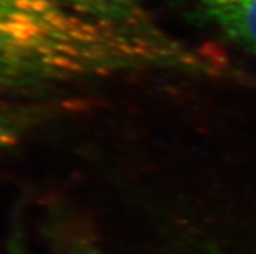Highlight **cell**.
<instances>
[{"instance_id": "cell-3", "label": "cell", "mask_w": 256, "mask_h": 254, "mask_svg": "<svg viewBox=\"0 0 256 254\" xmlns=\"http://www.w3.org/2000/svg\"><path fill=\"white\" fill-rule=\"evenodd\" d=\"M82 14L146 38H166L151 18L144 0H62Z\"/></svg>"}, {"instance_id": "cell-2", "label": "cell", "mask_w": 256, "mask_h": 254, "mask_svg": "<svg viewBox=\"0 0 256 254\" xmlns=\"http://www.w3.org/2000/svg\"><path fill=\"white\" fill-rule=\"evenodd\" d=\"M224 39L256 55V0H185Z\"/></svg>"}, {"instance_id": "cell-4", "label": "cell", "mask_w": 256, "mask_h": 254, "mask_svg": "<svg viewBox=\"0 0 256 254\" xmlns=\"http://www.w3.org/2000/svg\"><path fill=\"white\" fill-rule=\"evenodd\" d=\"M39 116L36 108L18 103H0V149L16 144Z\"/></svg>"}, {"instance_id": "cell-5", "label": "cell", "mask_w": 256, "mask_h": 254, "mask_svg": "<svg viewBox=\"0 0 256 254\" xmlns=\"http://www.w3.org/2000/svg\"><path fill=\"white\" fill-rule=\"evenodd\" d=\"M8 254H25V249L22 245V238L20 232L18 225H14V230L12 232V238L10 239V247H8Z\"/></svg>"}, {"instance_id": "cell-1", "label": "cell", "mask_w": 256, "mask_h": 254, "mask_svg": "<svg viewBox=\"0 0 256 254\" xmlns=\"http://www.w3.org/2000/svg\"><path fill=\"white\" fill-rule=\"evenodd\" d=\"M164 45L82 14L62 0H0V103L55 87L162 71Z\"/></svg>"}, {"instance_id": "cell-6", "label": "cell", "mask_w": 256, "mask_h": 254, "mask_svg": "<svg viewBox=\"0 0 256 254\" xmlns=\"http://www.w3.org/2000/svg\"><path fill=\"white\" fill-rule=\"evenodd\" d=\"M68 254H99L95 248H92L90 243L84 239H74V243L68 249Z\"/></svg>"}]
</instances>
